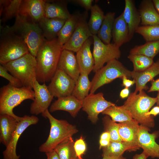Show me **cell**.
<instances>
[{"instance_id":"obj_1","label":"cell","mask_w":159,"mask_h":159,"mask_svg":"<svg viewBox=\"0 0 159 159\" xmlns=\"http://www.w3.org/2000/svg\"><path fill=\"white\" fill-rule=\"evenodd\" d=\"M63 47L57 38L45 39L39 49L36 58L37 63L36 79L39 83L50 81L57 69Z\"/></svg>"},{"instance_id":"obj_2","label":"cell","mask_w":159,"mask_h":159,"mask_svg":"<svg viewBox=\"0 0 159 159\" xmlns=\"http://www.w3.org/2000/svg\"><path fill=\"white\" fill-rule=\"evenodd\" d=\"M139 92L131 93L121 107L127 111L140 125L148 128L153 127L154 125L153 117L152 116H147L146 114L156 103L157 98L149 96L144 90Z\"/></svg>"},{"instance_id":"obj_3","label":"cell","mask_w":159,"mask_h":159,"mask_svg":"<svg viewBox=\"0 0 159 159\" xmlns=\"http://www.w3.org/2000/svg\"><path fill=\"white\" fill-rule=\"evenodd\" d=\"M42 115L49 120L50 128L47 139L39 148L41 152L45 153L54 150L59 144L72 138L73 135L78 132L75 125L70 124L66 120L55 118L48 109Z\"/></svg>"},{"instance_id":"obj_4","label":"cell","mask_w":159,"mask_h":159,"mask_svg":"<svg viewBox=\"0 0 159 159\" xmlns=\"http://www.w3.org/2000/svg\"><path fill=\"white\" fill-rule=\"evenodd\" d=\"M10 29L24 41L29 53L36 57L41 46L46 39L38 23L19 15L15 18Z\"/></svg>"},{"instance_id":"obj_5","label":"cell","mask_w":159,"mask_h":159,"mask_svg":"<svg viewBox=\"0 0 159 159\" xmlns=\"http://www.w3.org/2000/svg\"><path fill=\"white\" fill-rule=\"evenodd\" d=\"M34 92L32 89L23 86L17 87L9 83L0 88V114L11 116L19 121L22 118L13 112L14 108L24 101L34 100Z\"/></svg>"},{"instance_id":"obj_6","label":"cell","mask_w":159,"mask_h":159,"mask_svg":"<svg viewBox=\"0 0 159 159\" xmlns=\"http://www.w3.org/2000/svg\"><path fill=\"white\" fill-rule=\"evenodd\" d=\"M0 63L3 65L29 53L23 40L10 27L3 28L1 34Z\"/></svg>"},{"instance_id":"obj_7","label":"cell","mask_w":159,"mask_h":159,"mask_svg":"<svg viewBox=\"0 0 159 159\" xmlns=\"http://www.w3.org/2000/svg\"><path fill=\"white\" fill-rule=\"evenodd\" d=\"M3 65L21 82L23 86L33 89L34 82L36 79L37 63L35 57L29 53Z\"/></svg>"},{"instance_id":"obj_8","label":"cell","mask_w":159,"mask_h":159,"mask_svg":"<svg viewBox=\"0 0 159 159\" xmlns=\"http://www.w3.org/2000/svg\"><path fill=\"white\" fill-rule=\"evenodd\" d=\"M131 71L125 67L117 59L112 60L107 63L95 73L91 82L90 94H94L96 90L105 85L108 84L117 78L124 76L131 77Z\"/></svg>"},{"instance_id":"obj_9","label":"cell","mask_w":159,"mask_h":159,"mask_svg":"<svg viewBox=\"0 0 159 159\" xmlns=\"http://www.w3.org/2000/svg\"><path fill=\"white\" fill-rule=\"evenodd\" d=\"M93 48L92 54L95 61L93 71L95 73L104 66L105 63L115 59H118L121 56L120 47L114 43L105 44L97 36H92Z\"/></svg>"},{"instance_id":"obj_10","label":"cell","mask_w":159,"mask_h":159,"mask_svg":"<svg viewBox=\"0 0 159 159\" xmlns=\"http://www.w3.org/2000/svg\"><path fill=\"white\" fill-rule=\"evenodd\" d=\"M47 86L52 95L58 98L72 95L76 82L63 70L57 68Z\"/></svg>"},{"instance_id":"obj_11","label":"cell","mask_w":159,"mask_h":159,"mask_svg":"<svg viewBox=\"0 0 159 159\" xmlns=\"http://www.w3.org/2000/svg\"><path fill=\"white\" fill-rule=\"evenodd\" d=\"M102 92L90 94L82 101V110L87 114L91 122L95 123L98 120V116L108 107L115 105L106 100Z\"/></svg>"},{"instance_id":"obj_12","label":"cell","mask_w":159,"mask_h":159,"mask_svg":"<svg viewBox=\"0 0 159 159\" xmlns=\"http://www.w3.org/2000/svg\"><path fill=\"white\" fill-rule=\"evenodd\" d=\"M39 118L35 116L25 115L18 123L9 143L3 153V159H19L20 155L16 153L18 140L22 133L29 126L37 123Z\"/></svg>"},{"instance_id":"obj_13","label":"cell","mask_w":159,"mask_h":159,"mask_svg":"<svg viewBox=\"0 0 159 159\" xmlns=\"http://www.w3.org/2000/svg\"><path fill=\"white\" fill-rule=\"evenodd\" d=\"M87 12L82 14L76 27L68 41L63 46V49L77 52L85 42L93 36L87 22Z\"/></svg>"},{"instance_id":"obj_14","label":"cell","mask_w":159,"mask_h":159,"mask_svg":"<svg viewBox=\"0 0 159 159\" xmlns=\"http://www.w3.org/2000/svg\"><path fill=\"white\" fill-rule=\"evenodd\" d=\"M33 89L35 95L30 107V112L32 115H37L48 109L54 97L45 83L40 84L37 79L34 82Z\"/></svg>"},{"instance_id":"obj_15","label":"cell","mask_w":159,"mask_h":159,"mask_svg":"<svg viewBox=\"0 0 159 159\" xmlns=\"http://www.w3.org/2000/svg\"><path fill=\"white\" fill-rule=\"evenodd\" d=\"M149 128L140 125L138 136V145L148 157L159 158V145L155 142L157 133L149 132Z\"/></svg>"},{"instance_id":"obj_16","label":"cell","mask_w":159,"mask_h":159,"mask_svg":"<svg viewBox=\"0 0 159 159\" xmlns=\"http://www.w3.org/2000/svg\"><path fill=\"white\" fill-rule=\"evenodd\" d=\"M118 131L122 142L128 145L131 151H136L140 148L138 143V136L140 125L135 120L120 122Z\"/></svg>"},{"instance_id":"obj_17","label":"cell","mask_w":159,"mask_h":159,"mask_svg":"<svg viewBox=\"0 0 159 159\" xmlns=\"http://www.w3.org/2000/svg\"><path fill=\"white\" fill-rule=\"evenodd\" d=\"M42 0H22L19 15L38 23L44 17Z\"/></svg>"},{"instance_id":"obj_18","label":"cell","mask_w":159,"mask_h":159,"mask_svg":"<svg viewBox=\"0 0 159 159\" xmlns=\"http://www.w3.org/2000/svg\"><path fill=\"white\" fill-rule=\"evenodd\" d=\"M93 43L92 37L88 39L76 52V56L80 74H85L89 75L93 70L95 61L91 50V46Z\"/></svg>"},{"instance_id":"obj_19","label":"cell","mask_w":159,"mask_h":159,"mask_svg":"<svg viewBox=\"0 0 159 159\" xmlns=\"http://www.w3.org/2000/svg\"><path fill=\"white\" fill-rule=\"evenodd\" d=\"M74 52L68 50L63 49L57 68L63 70L76 82L80 72L76 56Z\"/></svg>"},{"instance_id":"obj_20","label":"cell","mask_w":159,"mask_h":159,"mask_svg":"<svg viewBox=\"0 0 159 159\" xmlns=\"http://www.w3.org/2000/svg\"><path fill=\"white\" fill-rule=\"evenodd\" d=\"M159 74V59L149 68L140 72L132 71L131 76L135 81L136 85L134 93L137 94L142 90H147L146 85L149 82L152 81L155 77Z\"/></svg>"},{"instance_id":"obj_21","label":"cell","mask_w":159,"mask_h":159,"mask_svg":"<svg viewBox=\"0 0 159 159\" xmlns=\"http://www.w3.org/2000/svg\"><path fill=\"white\" fill-rule=\"evenodd\" d=\"M82 101L72 95L59 98L51 105L49 111L52 112L57 110L66 111L74 118L82 108Z\"/></svg>"},{"instance_id":"obj_22","label":"cell","mask_w":159,"mask_h":159,"mask_svg":"<svg viewBox=\"0 0 159 159\" xmlns=\"http://www.w3.org/2000/svg\"><path fill=\"white\" fill-rule=\"evenodd\" d=\"M43 5L44 17L46 18L66 20L71 15L65 1L43 0Z\"/></svg>"},{"instance_id":"obj_23","label":"cell","mask_w":159,"mask_h":159,"mask_svg":"<svg viewBox=\"0 0 159 159\" xmlns=\"http://www.w3.org/2000/svg\"><path fill=\"white\" fill-rule=\"evenodd\" d=\"M124 10L122 13L123 18L128 25L130 40L141 23L140 16L134 1L125 0Z\"/></svg>"},{"instance_id":"obj_24","label":"cell","mask_w":159,"mask_h":159,"mask_svg":"<svg viewBox=\"0 0 159 159\" xmlns=\"http://www.w3.org/2000/svg\"><path fill=\"white\" fill-rule=\"evenodd\" d=\"M138 11L142 26L159 25V14L152 0L141 1Z\"/></svg>"},{"instance_id":"obj_25","label":"cell","mask_w":159,"mask_h":159,"mask_svg":"<svg viewBox=\"0 0 159 159\" xmlns=\"http://www.w3.org/2000/svg\"><path fill=\"white\" fill-rule=\"evenodd\" d=\"M66 20L59 18H49L45 17L38 23L44 38L51 40L57 38L58 34Z\"/></svg>"},{"instance_id":"obj_26","label":"cell","mask_w":159,"mask_h":159,"mask_svg":"<svg viewBox=\"0 0 159 159\" xmlns=\"http://www.w3.org/2000/svg\"><path fill=\"white\" fill-rule=\"evenodd\" d=\"M112 38L113 43L120 47L130 40L128 27L123 18L122 13L115 19Z\"/></svg>"},{"instance_id":"obj_27","label":"cell","mask_w":159,"mask_h":159,"mask_svg":"<svg viewBox=\"0 0 159 159\" xmlns=\"http://www.w3.org/2000/svg\"><path fill=\"white\" fill-rule=\"evenodd\" d=\"M19 122L13 116L7 114L0 115V142L6 147Z\"/></svg>"},{"instance_id":"obj_28","label":"cell","mask_w":159,"mask_h":159,"mask_svg":"<svg viewBox=\"0 0 159 159\" xmlns=\"http://www.w3.org/2000/svg\"><path fill=\"white\" fill-rule=\"evenodd\" d=\"M82 15L80 13H74L66 20L57 37L59 43L62 47L73 33Z\"/></svg>"},{"instance_id":"obj_29","label":"cell","mask_w":159,"mask_h":159,"mask_svg":"<svg viewBox=\"0 0 159 159\" xmlns=\"http://www.w3.org/2000/svg\"><path fill=\"white\" fill-rule=\"evenodd\" d=\"M22 0H0L1 21L5 22L19 15Z\"/></svg>"},{"instance_id":"obj_30","label":"cell","mask_w":159,"mask_h":159,"mask_svg":"<svg viewBox=\"0 0 159 159\" xmlns=\"http://www.w3.org/2000/svg\"><path fill=\"white\" fill-rule=\"evenodd\" d=\"M115 15V12H112L106 14L97 34L98 37L105 44L110 43Z\"/></svg>"},{"instance_id":"obj_31","label":"cell","mask_w":159,"mask_h":159,"mask_svg":"<svg viewBox=\"0 0 159 159\" xmlns=\"http://www.w3.org/2000/svg\"><path fill=\"white\" fill-rule=\"evenodd\" d=\"M88 75L80 74L76 82L72 95L80 100L82 101L89 94L91 87V82Z\"/></svg>"},{"instance_id":"obj_32","label":"cell","mask_w":159,"mask_h":159,"mask_svg":"<svg viewBox=\"0 0 159 159\" xmlns=\"http://www.w3.org/2000/svg\"><path fill=\"white\" fill-rule=\"evenodd\" d=\"M90 19L88 25L89 29L94 35H97L104 20L105 15L98 5H92L91 9Z\"/></svg>"},{"instance_id":"obj_33","label":"cell","mask_w":159,"mask_h":159,"mask_svg":"<svg viewBox=\"0 0 159 159\" xmlns=\"http://www.w3.org/2000/svg\"><path fill=\"white\" fill-rule=\"evenodd\" d=\"M102 148L103 158H117L126 151H131L130 147L122 142L110 141L107 146Z\"/></svg>"},{"instance_id":"obj_34","label":"cell","mask_w":159,"mask_h":159,"mask_svg":"<svg viewBox=\"0 0 159 159\" xmlns=\"http://www.w3.org/2000/svg\"><path fill=\"white\" fill-rule=\"evenodd\" d=\"M159 52V40L146 42L144 44L136 45L132 48L130 54H142L153 59Z\"/></svg>"},{"instance_id":"obj_35","label":"cell","mask_w":159,"mask_h":159,"mask_svg":"<svg viewBox=\"0 0 159 159\" xmlns=\"http://www.w3.org/2000/svg\"><path fill=\"white\" fill-rule=\"evenodd\" d=\"M102 113L108 116L114 122L119 123L132 121L135 120L130 113L121 107V106H118L114 105L110 106L106 109Z\"/></svg>"},{"instance_id":"obj_36","label":"cell","mask_w":159,"mask_h":159,"mask_svg":"<svg viewBox=\"0 0 159 159\" xmlns=\"http://www.w3.org/2000/svg\"><path fill=\"white\" fill-rule=\"evenodd\" d=\"M73 138L64 142L57 146L54 150L60 159H78L74 148Z\"/></svg>"},{"instance_id":"obj_37","label":"cell","mask_w":159,"mask_h":159,"mask_svg":"<svg viewBox=\"0 0 159 159\" xmlns=\"http://www.w3.org/2000/svg\"><path fill=\"white\" fill-rule=\"evenodd\" d=\"M128 58L132 62L133 71H143L150 67L154 63L153 59L142 54H130Z\"/></svg>"},{"instance_id":"obj_38","label":"cell","mask_w":159,"mask_h":159,"mask_svg":"<svg viewBox=\"0 0 159 159\" xmlns=\"http://www.w3.org/2000/svg\"><path fill=\"white\" fill-rule=\"evenodd\" d=\"M135 33L141 35L146 42L159 40V25L139 26Z\"/></svg>"},{"instance_id":"obj_39","label":"cell","mask_w":159,"mask_h":159,"mask_svg":"<svg viewBox=\"0 0 159 159\" xmlns=\"http://www.w3.org/2000/svg\"><path fill=\"white\" fill-rule=\"evenodd\" d=\"M102 120L105 131L109 133L111 141L122 142L119 133L118 123L112 120L108 115L104 117Z\"/></svg>"},{"instance_id":"obj_40","label":"cell","mask_w":159,"mask_h":159,"mask_svg":"<svg viewBox=\"0 0 159 159\" xmlns=\"http://www.w3.org/2000/svg\"><path fill=\"white\" fill-rule=\"evenodd\" d=\"M0 76L8 80L9 83L16 87H21L23 86L21 82L11 74H9L5 67L1 64L0 65Z\"/></svg>"},{"instance_id":"obj_41","label":"cell","mask_w":159,"mask_h":159,"mask_svg":"<svg viewBox=\"0 0 159 159\" xmlns=\"http://www.w3.org/2000/svg\"><path fill=\"white\" fill-rule=\"evenodd\" d=\"M74 148L78 159H83L82 156L86 151L87 146L82 136H81L74 142Z\"/></svg>"},{"instance_id":"obj_42","label":"cell","mask_w":159,"mask_h":159,"mask_svg":"<svg viewBox=\"0 0 159 159\" xmlns=\"http://www.w3.org/2000/svg\"><path fill=\"white\" fill-rule=\"evenodd\" d=\"M84 8L87 11L90 10L92 5L93 0H74L71 1Z\"/></svg>"},{"instance_id":"obj_43","label":"cell","mask_w":159,"mask_h":159,"mask_svg":"<svg viewBox=\"0 0 159 159\" xmlns=\"http://www.w3.org/2000/svg\"><path fill=\"white\" fill-rule=\"evenodd\" d=\"M122 85L126 88H129L134 84H135V81L134 80H131L124 76L122 78Z\"/></svg>"},{"instance_id":"obj_44","label":"cell","mask_w":159,"mask_h":159,"mask_svg":"<svg viewBox=\"0 0 159 159\" xmlns=\"http://www.w3.org/2000/svg\"><path fill=\"white\" fill-rule=\"evenodd\" d=\"M151 85L148 90V92L159 91V78L155 80H153L151 82Z\"/></svg>"},{"instance_id":"obj_45","label":"cell","mask_w":159,"mask_h":159,"mask_svg":"<svg viewBox=\"0 0 159 159\" xmlns=\"http://www.w3.org/2000/svg\"><path fill=\"white\" fill-rule=\"evenodd\" d=\"M47 156V159H60L59 157L54 150L45 153Z\"/></svg>"},{"instance_id":"obj_46","label":"cell","mask_w":159,"mask_h":159,"mask_svg":"<svg viewBox=\"0 0 159 159\" xmlns=\"http://www.w3.org/2000/svg\"><path fill=\"white\" fill-rule=\"evenodd\" d=\"M159 114V106H156L154 107L150 111H149L146 114L148 116H150L151 115L156 116Z\"/></svg>"},{"instance_id":"obj_47","label":"cell","mask_w":159,"mask_h":159,"mask_svg":"<svg viewBox=\"0 0 159 159\" xmlns=\"http://www.w3.org/2000/svg\"><path fill=\"white\" fill-rule=\"evenodd\" d=\"M130 93L129 88L125 87L122 90L120 93V97L122 98L128 97Z\"/></svg>"},{"instance_id":"obj_48","label":"cell","mask_w":159,"mask_h":159,"mask_svg":"<svg viewBox=\"0 0 159 159\" xmlns=\"http://www.w3.org/2000/svg\"><path fill=\"white\" fill-rule=\"evenodd\" d=\"M148 157V156L143 151L140 154H137L134 155L133 159H147Z\"/></svg>"},{"instance_id":"obj_49","label":"cell","mask_w":159,"mask_h":159,"mask_svg":"<svg viewBox=\"0 0 159 159\" xmlns=\"http://www.w3.org/2000/svg\"><path fill=\"white\" fill-rule=\"evenodd\" d=\"M100 139L110 140V137L109 133L106 131L103 132L101 135Z\"/></svg>"},{"instance_id":"obj_50","label":"cell","mask_w":159,"mask_h":159,"mask_svg":"<svg viewBox=\"0 0 159 159\" xmlns=\"http://www.w3.org/2000/svg\"><path fill=\"white\" fill-rule=\"evenodd\" d=\"M154 6L159 14V0H152Z\"/></svg>"},{"instance_id":"obj_51","label":"cell","mask_w":159,"mask_h":159,"mask_svg":"<svg viewBox=\"0 0 159 159\" xmlns=\"http://www.w3.org/2000/svg\"><path fill=\"white\" fill-rule=\"evenodd\" d=\"M102 159H126L122 155L117 158H103Z\"/></svg>"},{"instance_id":"obj_52","label":"cell","mask_w":159,"mask_h":159,"mask_svg":"<svg viewBox=\"0 0 159 159\" xmlns=\"http://www.w3.org/2000/svg\"><path fill=\"white\" fill-rule=\"evenodd\" d=\"M156 98H157V101L156 102L158 106H159V91H158V93Z\"/></svg>"}]
</instances>
